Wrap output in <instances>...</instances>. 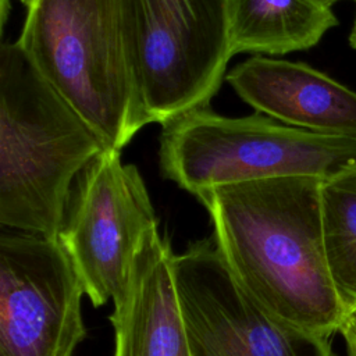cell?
Wrapping results in <instances>:
<instances>
[{
	"mask_svg": "<svg viewBox=\"0 0 356 356\" xmlns=\"http://www.w3.org/2000/svg\"><path fill=\"white\" fill-rule=\"evenodd\" d=\"M280 177L200 191L213 239L236 281L275 316L331 337L348 312L327 260L321 184Z\"/></svg>",
	"mask_w": 356,
	"mask_h": 356,
	"instance_id": "cell-1",
	"label": "cell"
},
{
	"mask_svg": "<svg viewBox=\"0 0 356 356\" xmlns=\"http://www.w3.org/2000/svg\"><path fill=\"white\" fill-rule=\"evenodd\" d=\"M107 146L18 42L0 47V222L58 239L71 185Z\"/></svg>",
	"mask_w": 356,
	"mask_h": 356,
	"instance_id": "cell-2",
	"label": "cell"
},
{
	"mask_svg": "<svg viewBox=\"0 0 356 356\" xmlns=\"http://www.w3.org/2000/svg\"><path fill=\"white\" fill-rule=\"evenodd\" d=\"M18 44L104 145L122 150L145 127L122 0H33Z\"/></svg>",
	"mask_w": 356,
	"mask_h": 356,
	"instance_id": "cell-3",
	"label": "cell"
},
{
	"mask_svg": "<svg viewBox=\"0 0 356 356\" xmlns=\"http://www.w3.org/2000/svg\"><path fill=\"white\" fill-rule=\"evenodd\" d=\"M159 160L164 178L196 196L268 178L327 179L356 161V138L295 128L261 113L225 117L203 107L163 127Z\"/></svg>",
	"mask_w": 356,
	"mask_h": 356,
	"instance_id": "cell-4",
	"label": "cell"
},
{
	"mask_svg": "<svg viewBox=\"0 0 356 356\" xmlns=\"http://www.w3.org/2000/svg\"><path fill=\"white\" fill-rule=\"evenodd\" d=\"M122 6L145 124L164 127L209 107L234 56L228 0H122Z\"/></svg>",
	"mask_w": 356,
	"mask_h": 356,
	"instance_id": "cell-5",
	"label": "cell"
},
{
	"mask_svg": "<svg viewBox=\"0 0 356 356\" xmlns=\"http://www.w3.org/2000/svg\"><path fill=\"white\" fill-rule=\"evenodd\" d=\"M192 356H337L330 337L275 316L234 277L213 238L174 254Z\"/></svg>",
	"mask_w": 356,
	"mask_h": 356,
	"instance_id": "cell-6",
	"label": "cell"
},
{
	"mask_svg": "<svg viewBox=\"0 0 356 356\" xmlns=\"http://www.w3.org/2000/svg\"><path fill=\"white\" fill-rule=\"evenodd\" d=\"M159 225L136 165L107 147L78 175L58 241L95 307L125 291L145 234Z\"/></svg>",
	"mask_w": 356,
	"mask_h": 356,
	"instance_id": "cell-7",
	"label": "cell"
},
{
	"mask_svg": "<svg viewBox=\"0 0 356 356\" xmlns=\"http://www.w3.org/2000/svg\"><path fill=\"white\" fill-rule=\"evenodd\" d=\"M83 285L58 239L0 236V356H74L86 337Z\"/></svg>",
	"mask_w": 356,
	"mask_h": 356,
	"instance_id": "cell-8",
	"label": "cell"
},
{
	"mask_svg": "<svg viewBox=\"0 0 356 356\" xmlns=\"http://www.w3.org/2000/svg\"><path fill=\"white\" fill-rule=\"evenodd\" d=\"M225 79L257 113L295 128L356 138V92L307 64L253 56Z\"/></svg>",
	"mask_w": 356,
	"mask_h": 356,
	"instance_id": "cell-9",
	"label": "cell"
},
{
	"mask_svg": "<svg viewBox=\"0 0 356 356\" xmlns=\"http://www.w3.org/2000/svg\"><path fill=\"white\" fill-rule=\"evenodd\" d=\"M172 260L159 225L150 228L135 252L125 291L113 302V356H192Z\"/></svg>",
	"mask_w": 356,
	"mask_h": 356,
	"instance_id": "cell-10",
	"label": "cell"
},
{
	"mask_svg": "<svg viewBox=\"0 0 356 356\" xmlns=\"http://www.w3.org/2000/svg\"><path fill=\"white\" fill-rule=\"evenodd\" d=\"M232 54L282 56L307 50L335 25L321 0H228Z\"/></svg>",
	"mask_w": 356,
	"mask_h": 356,
	"instance_id": "cell-11",
	"label": "cell"
},
{
	"mask_svg": "<svg viewBox=\"0 0 356 356\" xmlns=\"http://www.w3.org/2000/svg\"><path fill=\"white\" fill-rule=\"evenodd\" d=\"M321 216L334 284L348 307L356 306V161L323 181Z\"/></svg>",
	"mask_w": 356,
	"mask_h": 356,
	"instance_id": "cell-12",
	"label": "cell"
},
{
	"mask_svg": "<svg viewBox=\"0 0 356 356\" xmlns=\"http://www.w3.org/2000/svg\"><path fill=\"white\" fill-rule=\"evenodd\" d=\"M338 332L345 339L348 356H356V306L348 309Z\"/></svg>",
	"mask_w": 356,
	"mask_h": 356,
	"instance_id": "cell-13",
	"label": "cell"
},
{
	"mask_svg": "<svg viewBox=\"0 0 356 356\" xmlns=\"http://www.w3.org/2000/svg\"><path fill=\"white\" fill-rule=\"evenodd\" d=\"M349 44L356 50V17H355V22H353L352 31L349 33Z\"/></svg>",
	"mask_w": 356,
	"mask_h": 356,
	"instance_id": "cell-14",
	"label": "cell"
},
{
	"mask_svg": "<svg viewBox=\"0 0 356 356\" xmlns=\"http://www.w3.org/2000/svg\"><path fill=\"white\" fill-rule=\"evenodd\" d=\"M324 4H327V6H330V7H332V4H335L337 1H341V0H321ZM353 1H356V0H353Z\"/></svg>",
	"mask_w": 356,
	"mask_h": 356,
	"instance_id": "cell-15",
	"label": "cell"
},
{
	"mask_svg": "<svg viewBox=\"0 0 356 356\" xmlns=\"http://www.w3.org/2000/svg\"><path fill=\"white\" fill-rule=\"evenodd\" d=\"M18 1H21L24 6H26V7H29L31 6V3L33 1V0H18Z\"/></svg>",
	"mask_w": 356,
	"mask_h": 356,
	"instance_id": "cell-16",
	"label": "cell"
}]
</instances>
